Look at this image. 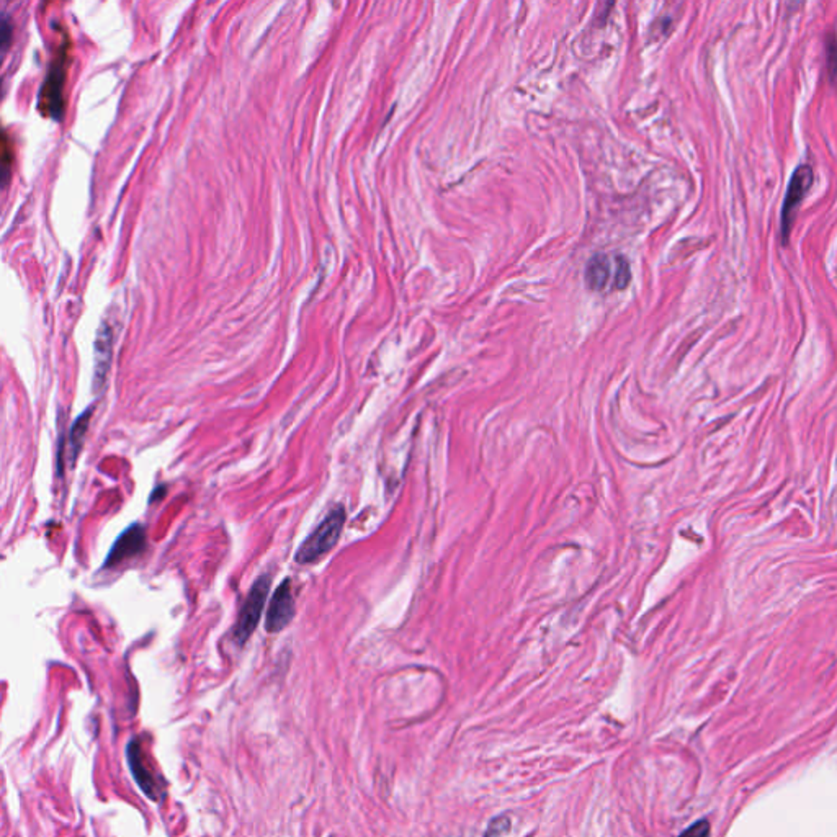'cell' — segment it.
Returning a JSON list of instances; mask_svg holds the SVG:
<instances>
[{
  "instance_id": "obj_1",
  "label": "cell",
  "mask_w": 837,
  "mask_h": 837,
  "mask_svg": "<svg viewBox=\"0 0 837 837\" xmlns=\"http://www.w3.org/2000/svg\"><path fill=\"white\" fill-rule=\"evenodd\" d=\"M343 524H345V509L342 505H337L335 509L329 512V515L321 522V525L303 542L294 556L296 563H302V564L314 563L322 554L331 552L342 534Z\"/></svg>"
},
{
  "instance_id": "obj_2",
  "label": "cell",
  "mask_w": 837,
  "mask_h": 837,
  "mask_svg": "<svg viewBox=\"0 0 837 837\" xmlns=\"http://www.w3.org/2000/svg\"><path fill=\"white\" fill-rule=\"evenodd\" d=\"M67 44L64 43L61 46L54 61L51 63L50 71L46 74V79L43 82L42 92H40V109L43 113L50 117H63L64 111V84H66V67H67Z\"/></svg>"
},
{
  "instance_id": "obj_3",
  "label": "cell",
  "mask_w": 837,
  "mask_h": 837,
  "mask_svg": "<svg viewBox=\"0 0 837 837\" xmlns=\"http://www.w3.org/2000/svg\"><path fill=\"white\" fill-rule=\"evenodd\" d=\"M268 591H270V576L264 574L251 587L249 595L239 613L237 623H236L235 638L239 645H244L252 637L255 628L259 627L262 611L267 602Z\"/></svg>"
},
{
  "instance_id": "obj_4",
  "label": "cell",
  "mask_w": 837,
  "mask_h": 837,
  "mask_svg": "<svg viewBox=\"0 0 837 837\" xmlns=\"http://www.w3.org/2000/svg\"><path fill=\"white\" fill-rule=\"evenodd\" d=\"M813 177L814 176H813L812 166L802 164V166L795 168L794 176L790 178L787 193H785V201H784V208H782V237H784V243L785 244L788 243L790 229H792L794 221H795L796 209L800 207V203L803 201L808 190L812 188Z\"/></svg>"
},
{
  "instance_id": "obj_5",
  "label": "cell",
  "mask_w": 837,
  "mask_h": 837,
  "mask_svg": "<svg viewBox=\"0 0 837 837\" xmlns=\"http://www.w3.org/2000/svg\"><path fill=\"white\" fill-rule=\"evenodd\" d=\"M294 617V597L292 592V581L285 579L276 587L275 594L268 603L265 630L268 633H280L284 628L292 623Z\"/></svg>"
},
{
  "instance_id": "obj_6",
  "label": "cell",
  "mask_w": 837,
  "mask_h": 837,
  "mask_svg": "<svg viewBox=\"0 0 837 837\" xmlns=\"http://www.w3.org/2000/svg\"><path fill=\"white\" fill-rule=\"evenodd\" d=\"M146 548V530L140 524H134L126 528L120 535L113 548L110 550L109 558L105 562V568H113L130 558L138 556Z\"/></svg>"
},
{
  "instance_id": "obj_7",
  "label": "cell",
  "mask_w": 837,
  "mask_h": 837,
  "mask_svg": "<svg viewBox=\"0 0 837 837\" xmlns=\"http://www.w3.org/2000/svg\"><path fill=\"white\" fill-rule=\"evenodd\" d=\"M128 762H130V769H131L134 780L138 782V785L141 787L144 794L154 802L159 800L160 796H162V792H160L162 785H159L156 775L152 774L149 765H148V761L144 759L143 749L138 743V739H133L128 746Z\"/></svg>"
},
{
  "instance_id": "obj_8",
  "label": "cell",
  "mask_w": 837,
  "mask_h": 837,
  "mask_svg": "<svg viewBox=\"0 0 837 837\" xmlns=\"http://www.w3.org/2000/svg\"><path fill=\"white\" fill-rule=\"evenodd\" d=\"M111 331L107 324H101L95 341V363H93V390L99 393L107 377L111 363Z\"/></svg>"
},
{
  "instance_id": "obj_9",
  "label": "cell",
  "mask_w": 837,
  "mask_h": 837,
  "mask_svg": "<svg viewBox=\"0 0 837 837\" xmlns=\"http://www.w3.org/2000/svg\"><path fill=\"white\" fill-rule=\"evenodd\" d=\"M611 264L607 254H595L587 262L586 284L595 292H602L611 280Z\"/></svg>"
},
{
  "instance_id": "obj_10",
  "label": "cell",
  "mask_w": 837,
  "mask_h": 837,
  "mask_svg": "<svg viewBox=\"0 0 837 837\" xmlns=\"http://www.w3.org/2000/svg\"><path fill=\"white\" fill-rule=\"evenodd\" d=\"M92 418V410L87 409L81 418H77L76 424L72 426V430H71V453H72V461L76 460L77 455L81 452L82 448V442H84L85 432H87V428H89V420Z\"/></svg>"
},
{
  "instance_id": "obj_11",
  "label": "cell",
  "mask_w": 837,
  "mask_h": 837,
  "mask_svg": "<svg viewBox=\"0 0 837 837\" xmlns=\"http://www.w3.org/2000/svg\"><path fill=\"white\" fill-rule=\"evenodd\" d=\"M631 278V272H630V264L625 257L619 255L617 257V262H615V274H613V288L615 290H621L628 285Z\"/></svg>"
},
{
  "instance_id": "obj_12",
  "label": "cell",
  "mask_w": 837,
  "mask_h": 837,
  "mask_svg": "<svg viewBox=\"0 0 837 837\" xmlns=\"http://www.w3.org/2000/svg\"><path fill=\"white\" fill-rule=\"evenodd\" d=\"M509 828H511V820L507 816H497L489 823V826L486 829L485 837L503 836L504 832L509 831Z\"/></svg>"
},
{
  "instance_id": "obj_13",
  "label": "cell",
  "mask_w": 837,
  "mask_h": 837,
  "mask_svg": "<svg viewBox=\"0 0 837 837\" xmlns=\"http://www.w3.org/2000/svg\"><path fill=\"white\" fill-rule=\"evenodd\" d=\"M710 836V823L707 820L697 821L690 828L686 829L678 837H708Z\"/></svg>"
},
{
  "instance_id": "obj_14",
  "label": "cell",
  "mask_w": 837,
  "mask_h": 837,
  "mask_svg": "<svg viewBox=\"0 0 837 837\" xmlns=\"http://www.w3.org/2000/svg\"><path fill=\"white\" fill-rule=\"evenodd\" d=\"M828 66L831 74L834 76L836 74L837 69V42L836 38H829L828 40Z\"/></svg>"
}]
</instances>
